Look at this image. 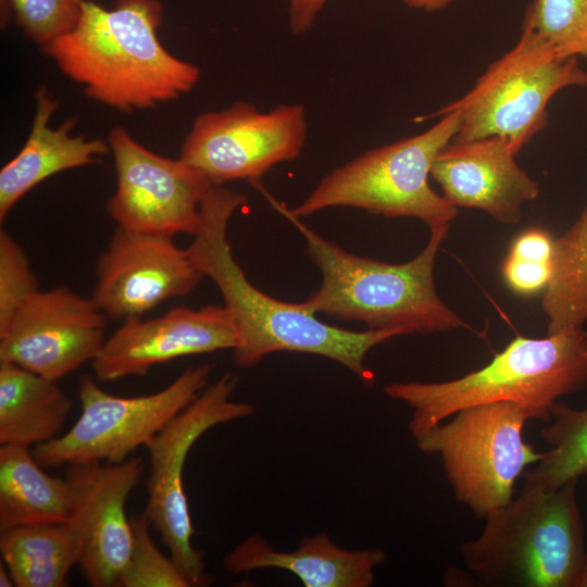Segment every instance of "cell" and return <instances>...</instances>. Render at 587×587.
I'll use <instances>...</instances> for the list:
<instances>
[{"label": "cell", "mask_w": 587, "mask_h": 587, "mask_svg": "<svg viewBox=\"0 0 587 587\" xmlns=\"http://www.w3.org/2000/svg\"><path fill=\"white\" fill-rule=\"evenodd\" d=\"M247 202L243 193L212 185L201 202L198 232L187 248L199 270L218 288L232 316L238 335L234 362L246 369L273 352L310 353L330 359L362 382L372 383L374 375L365 366L367 352L398 333L328 325L303 302L278 300L257 288L235 260L227 239L230 217Z\"/></svg>", "instance_id": "6da1fadb"}, {"label": "cell", "mask_w": 587, "mask_h": 587, "mask_svg": "<svg viewBox=\"0 0 587 587\" xmlns=\"http://www.w3.org/2000/svg\"><path fill=\"white\" fill-rule=\"evenodd\" d=\"M162 15L159 0H116L112 9L86 0L75 28L41 50L90 99L124 113L152 109L200 78L159 40Z\"/></svg>", "instance_id": "7a4b0ae2"}, {"label": "cell", "mask_w": 587, "mask_h": 587, "mask_svg": "<svg viewBox=\"0 0 587 587\" xmlns=\"http://www.w3.org/2000/svg\"><path fill=\"white\" fill-rule=\"evenodd\" d=\"M255 188L304 238L305 252L322 273L320 288L302 301L313 313L362 322L369 329L399 336L469 327L435 287L436 257L450 224L429 229V239L415 258L392 264L348 252L310 228L260 183Z\"/></svg>", "instance_id": "3957f363"}, {"label": "cell", "mask_w": 587, "mask_h": 587, "mask_svg": "<svg viewBox=\"0 0 587 587\" xmlns=\"http://www.w3.org/2000/svg\"><path fill=\"white\" fill-rule=\"evenodd\" d=\"M577 482L546 490L524 484L485 517L461 558L484 586L587 587V546Z\"/></svg>", "instance_id": "277c9868"}, {"label": "cell", "mask_w": 587, "mask_h": 587, "mask_svg": "<svg viewBox=\"0 0 587 587\" xmlns=\"http://www.w3.org/2000/svg\"><path fill=\"white\" fill-rule=\"evenodd\" d=\"M587 388V329L569 328L544 338L517 336L479 370L445 382H394L384 387L391 399L412 409L411 435L420 434L458 411L509 401L547 422L560 398Z\"/></svg>", "instance_id": "5b68a950"}, {"label": "cell", "mask_w": 587, "mask_h": 587, "mask_svg": "<svg viewBox=\"0 0 587 587\" xmlns=\"http://www.w3.org/2000/svg\"><path fill=\"white\" fill-rule=\"evenodd\" d=\"M425 132L371 149L327 173L290 211L298 217L329 208H357L387 217H413L429 229L450 224L458 208L430 187L437 153L455 136L458 111H438Z\"/></svg>", "instance_id": "8992f818"}, {"label": "cell", "mask_w": 587, "mask_h": 587, "mask_svg": "<svg viewBox=\"0 0 587 587\" xmlns=\"http://www.w3.org/2000/svg\"><path fill=\"white\" fill-rule=\"evenodd\" d=\"M532 413L509 401L464 408L416 436L417 448L439 455L454 497L485 519L514 496L516 479L544 452L523 438Z\"/></svg>", "instance_id": "52a82bcc"}, {"label": "cell", "mask_w": 587, "mask_h": 587, "mask_svg": "<svg viewBox=\"0 0 587 587\" xmlns=\"http://www.w3.org/2000/svg\"><path fill=\"white\" fill-rule=\"evenodd\" d=\"M570 86H587L577 57L522 27L515 46L491 63L470 91L439 111L460 112L454 139L498 136L517 154L546 127L550 99Z\"/></svg>", "instance_id": "ba28073f"}, {"label": "cell", "mask_w": 587, "mask_h": 587, "mask_svg": "<svg viewBox=\"0 0 587 587\" xmlns=\"http://www.w3.org/2000/svg\"><path fill=\"white\" fill-rule=\"evenodd\" d=\"M211 367H187L165 388L145 396H113L83 375L78 384L82 412L65 433L35 446L40 465L120 463L146 446L208 386Z\"/></svg>", "instance_id": "9c48e42d"}, {"label": "cell", "mask_w": 587, "mask_h": 587, "mask_svg": "<svg viewBox=\"0 0 587 587\" xmlns=\"http://www.w3.org/2000/svg\"><path fill=\"white\" fill-rule=\"evenodd\" d=\"M237 385L235 373H224L145 446L149 451V476L142 513L190 586H207L211 579L203 552L191 542L195 528L184 490V466L190 449L207 430L253 414L252 404L232 400Z\"/></svg>", "instance_id": "30bf717a"}, {"label": "cell", "mask_w": 587, "mask_h": 587, "mask_svg": "<svg viewBox=\"0 0 587 587\" xmlns=\"http://www.w3.org/2000/svg\"><path fill=\"white\" fill-rule=\"evenodd\" d=\"M307 134V114L301 103L262 112L252 103L237 101L198 115L182 145L179 159L212 185L237 179L252 184L275 165L298 158Z\"/></svg>", "instance_id": "8fae6325"}, {"label": "cell", "mask_w": 587, "mask_h": 587, "mask_svg": "<svg viewBox=\"0 0 587 587\" xmlns=\"http://www.w3.org/2000/svg\"><path fill=\"white\" fill-rule=\"evenodd\" d=\"M107 141L116 173L107 212L116 226L173 237L196 235L210 180L179 158L147 149L121 126L110 130Z\"/></svg>", "instance_id": "7c38bea8"}, {"label": "cell", "mask_w": 587, "mask_h": 587, "mask_svg": "<svg viewBox=\"0 0 587 587\" xmlns=\"http://www.w3.org/2000/svg\"><path fill=\"white\" fill-rule=\"evenodd\" d=\"M108 319L91 298L66 287L38 290L0 329V363L58 380L96 358Z\"/></svg>", "instance_id": "4fadbf2b"}, {"label": "cell", "mask_w": 587, "mask_h": 587, "mask_svg": "<svg viewBox=\"0 0 587 587\" xmlns=\"http://www.w3.org/2000/svg\"><path fill=\"white\" fill-rule=\"evenodd\" d=\"M96 276L90 298L108 317L125 321L190 294L204 275L173 236L116 226L97 260Z\"/></svg>", "instance_id": "5bb4252c"}, {"label": "cell", "mask_w": 587, "mask_h": 587, "mask_svg": "<svg viewBox=\"0 0 587 587\" xmlns=\"http://www.w3.org/2000/svg\"><path fill=\"white\" fill-rule=\"evenodd\" d=\"M145 470L140 457L120 463L67 465L72 489L66 524L78 548L77 565L89 585L117 587L129 558L133 529L126 502Z\"/></svg>", "instance_id": "9a60e30c"}, {"label": "cell", "mask_w": 587, "mask_h": 587, "mask_svg": "<svg viewBox=\"0 0 587 587\" xmlns=\"http://www.w3.org/2000/svg\"><path fill=\"white\" fill-rule=\"evenodd\" d=\"M237 344L235 325L224 305L176 307L154 319L123 321L91 365L99 380L114 382L142 376L154 365L177 358L234 350Z\"/></svg>", "instance_id": "2e32d148"}, {"label": "cell", "mask_w": 587, "mask_h": 587, "mask_svg": "<svg viewBox=\"0 0 587 587\" xmlns=\"http://www.w3.org/2000/svg\"><path fill=\"white\" fill-rule=\"evenodd\" d=\"M507 139L452 138L436 155L430 177L455 208L479 209L503 224H516L522 208L539 193V184L515 162Z\"/></svg>", "instance_id": "e0dca14e"}, {"label": "cell", "mask_w": 587, "mask_h": 587, "mask_svg": "<svg viewBox=\"0 0 587 587\" xmlns=\"http://www.w3.org/2000/svg\"><path fill=\"white\" fill-rule=\"evenodd\" d=\"M387 559L380 549L347 550L327 533L308 536L292 551H278L261 535L243 539L223 559L232 574L257 569H280L305 587H370L374 571Z\"/></svg>", "instance_id": "ac0fdd59"}, {"label": "cell", "mask_w": 587, "mask_h": 587, "mask_svg": "<svg viewBox=\"0 0 587 587\" xmlns=\"http://www.w3.org/2000/svg\"><path fill=\"white\" fill-rule=\"evenodd\" d=\"M36 112L29 135L18 153L0 171V221L35 186L48 177L98 162L110 151L108 141L72 136L77 118L70 117L52 128L50 121L59 102L47 86L35 92Z\"/></svg>", "instance_id": "d6986e66"}, {"label": "cell", "mask_w": 587, "mask_h": 587, "mask_svg": "<svg viewBox=\"0 0 587 587\" xmlns=\"http://www.w3.org/2000/svg\"><path fill=\"white\" fill-rule=\"evenodd\" d=\"M72 410L58 380L0 363V445L30 447L58 437Z\"/></svg>", "instance_id": "ffe728a7"}, {"label": "cell", "mask_w": 587, "mask_h": 587, "mask_svg": "<svg viewBox=\"0 0 587 587\" xmlns=\"http://www.w3.org/2000/svg\"><path fill=\"white\" fill-rule=\"evenodd\" d=\"M41 466L28 447L1 445L0 530L67 522L71 486Z\"/></svg>", "instance_id": "44dd1931"}, {"label": "cell", "mask_w": 587, "mask_h": 587, "mask_svg": "<svg viewBox=\"0 0 587 587\" xmlns=\"http://www.w3.org/2000/svg\"><path fill=\"white\" fill-rule=\"evenodd\" d=\"M0 552L17 587H63L77 565L76 539L66 523L0 530Z\"/></svg>", "instance_id": "7402d4cb"}, {"label": "cell", "mask_w": 587, "mask_h": 587, "mask_svg": "<svg viewBox=\"0 0 587 587\" xmlns=\"http://www.w3.org/2000/svg\"><path fill=\"white\" fill-rule=\"evenodd\" d=\"M541 310L547 334L580 328L587 322V205L553 243L552 275Z\"/></svg>", "instance_id": "603a6c76"}, {"label": "cell", "mask_w": 587, "mask_h": 587, "mask_svg": "<svg viewBox=\"0 0 587 587\" xmlns=\"http://www.w3.org/2000/svg\"><path fill=\"white\" fill-rule=\"evenodd\" d=\"M540 437L549 448L523 473L525 484L551 490L587 474V407L557 401Z\"/></svg>", "instance_id": "cb8c5ba5"}, {"label": "cell", "mask_w": 587, "mask_h": 587, "mask_svg": "<svg viewBox=\"0 0 587 587\" xmlns=\"http://www.w3.org/2000/svg\"><path fill=\"white\" fill-rule=\"evenodd\" d=\"M523 27L562 53L578 57L587 48V0H534Z\"/></svg>", "instance_id": "d4e9b609"}, {"label": "cell", "mask_w": 587, "mask_h": 587, "mask_svg": "<svg viewBox=\"0 0 587 587\" xmlns=\"http://www.w3.org/2000/svg\"><path fill=\"white\" fill-rule=\"evenodd\" d=\"M130 523L132 549L117 587H190L174 559L153 541L143 513L132 515Z\"/></svg>", "instance_id": "484cf974"}, {"label": "cell", "mask_w": 587, "mask_h": 587, "mask_svg": "<svg viewBox=\"0 0 587 587\" xmlns=\"http://www.w3.org/2000/svg\"><path fill=\"white\" fill-rule=\"evenodd\" d=\"M554 239L541 227L523 230L513 241L502 264V276L516 294L544 290L552 275Z\"/></svg>", "instance_id": "4316f807"}, {"label": "cell", "mask_w": 587, "mask_h": 587, "mask_svg": "<svg viewBox=\"0 0 587 587\" xmlns=\"http://www.w3.org/2000/svg\"><path fill=\"white\" fill-rule=\"evenodd\" d=\"M86 0H7L16 24L41 47L70 33L82 16Z\"/></svg>", "instance_id": "83f0119b"}, {"label": "cell", "mask_w": 587, "mask_h": 587, "mask_svg": "<svg viewBox=\"0 0 587 587\" xmlns=\"http://www.w3.org/2000/svg\"><path fill=\"white\" fill-rule=\"evenodd\" d=\"M39 288L29 258L22 246L9 234L0 230V329L13 317L17 309Z\"/></svg>", "instance_id": "f1b7e54d"}, {"label": "cell", "mask_w": 587, "mask_h": 587, "mask_svg": "<svg viewBox=\"0 0 587 587\" xmlns=\"http://www.w3.org/2000/svg\"><path fill=\"white\" fill-rule=\"evenodd\" d=\"M328 0H288L289 27L294 35L307 33Z\"/></svg>", "instance_id": "f546056e"}, {"label": "cell", "mask_w": 587, "mask_h": 587, "mask_svg": "<svg viewBox=\"0 0 587 587\" xmlns=\"http://www.w3.org/2000/svg\"><path fill=\"white\" fill-rule=\"evenodd\" d=\"M405 5L426 12L439 11L448 7L453 0H400Z\"/></svg>", "instance_id": "4dcf8cb0"}, {"label": "cell", "mask_w": 587, "mask_h": 587, "mask_svg": "<svg viewBox=\"0 0 587 587\" xmlns=\"http://www.w3.org/2000/svg\"><path fill=\"white\" fill-rule=\"evenodd\" d=\"M0 586L1 587L15 586L9 570L3 563L0 564Z\"/></svg>", "instance_id": "1f68e13d"}, {"label": "cell", "mask_w": 587, "mask_h": 587, "mask_svg": "<svg viewBox=\"0 0 587 587\" xmlns=\"http://www.w3.org/2000/svg\"><path fill=\"white\" fill-rule=\"evenodd\" d=\"M580 55H583V57H586V58H587V48H586V49H585V50H584V51L582 52V54H580Z\"/></svg>", "instance_id": "d6a6232c"}]
</instances>
